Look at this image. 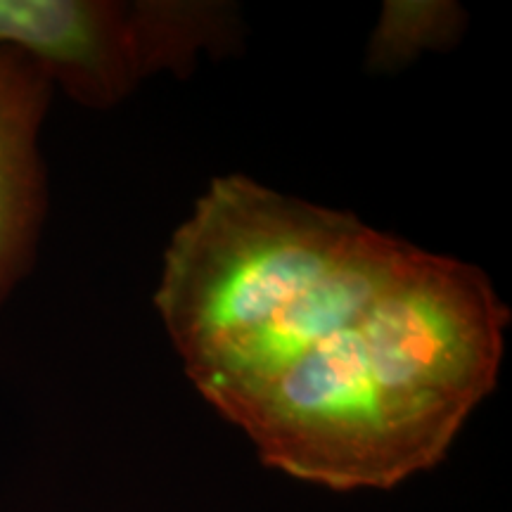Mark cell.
<instances>
[{"instance_id":"1","label":"cell","mask_w":512,"mask_h":512,"mask_svg":"<svg viewBox=\"0 0 512 512\" xmlns=\"http://www.w3.org/2000/svg\"><path fill=\"white\" fill-rule=\"evenodd\" d=\"M157 306L259 458L335 491L437 465L496 387L510 323L479 268L245 176L176 230Z\"/></svg>"},{"instance_id":"2","label":"cell","mask_w":512,"mask_h":512,"mask_svg":"<svg viewBox=\"0 0 512 512\" xmlns=\"http://www.w3.org/2000/svg\"><path fill=\"white\" fill-rule=\"evenodd\" d=\"M240 31L226 3L0 0V46L93 110L114 107L152 74H188L204 50H233Z\"/></svg>"},{"instance_id":"3","label":"cell","mask_w":512,"mask_h":512,"mask_svg":"<svg viewBox=\"0 0 512 512\" xmlns=\"http://www.w3.org/2000/svg\"><path fill=\"white\" fill-rule=\"evenodd\" d=\"M53 83L29 57L0 46V304L29 273L46 216L38 133Z\"/></svg>"},{"instance_id":"4","label":"cell","mask_w":512,"mask_h":512,"mask_svg":"<svg viewBox=\"0 0 512 512\" xmlns=\"http://www.w3.org/2000/svg\"><path fill=\"white\" fill-rule=\"evenodd\" d=\"M465 29V12L456 3L418 0L384 3L377 29L370 36L368 67L392 72L413 62L425 50H444Z\"/></svg>"}]
</instances>
